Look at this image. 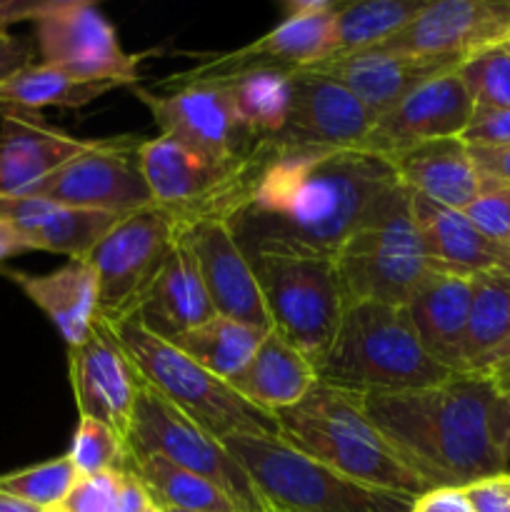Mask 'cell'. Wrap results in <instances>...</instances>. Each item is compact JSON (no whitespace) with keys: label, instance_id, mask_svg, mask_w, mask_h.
<instances>
[{"label":"cell","instance_id":"52a82bcc","mask_svg":"<svg viewBox=\"0 0 510 512\" xmlns=\"http://www.w3.org/2000/svg\"><path fill=\"white\" fill-rule=\"evenodd\" d=\"M223 445L273 512H413L415 498L355 483L280 438L233 435Z\"/></svg>","mask_w":510,"mask_h":512},{"label":"cell","instance_id":"d590c367","mask_svg":"<svg viewBox=\"0 0 510 512\" xmlns=\"http://www.w3.org/2000/svg\"><path fill=\"white\" fill-rule=\"evenodd\" d=\"M78 478L75 465L70 463L68 455H63V458L45 460L33 468L0 475V490L48 512L60 508Z\"/></svg>","mask_w":510,"mask_h":512},{"label":"cell","instance_id":"1f68e13d","mask_svg":"<svg viewBox=\"0 0 510 512\" xmlns=\"http://www.w3.org/2000/svg\"><path fill=\"white\" fill-rule=\"evenodd\" d=\"M118 88L115 83H85L70 78L53 65H25L18 73L0 83V110H35L40 108H80L100 95Z\"/></svg>","mask_w":510,"mask_h":512},{"label":"cell","instance_id":"60d3db41","mask_svg":"<svg viewBox=\"0 0 510 512\" xmlns=\"http://www.w3.org/2000/svg\"><path fill=\"white\" fill-rule=\"evenodd\" d=\"M460 140L470 148H510V110L475 105L473 120Z\"/></svg>","mask_w":510,"mask_h":512},{"label":"cell","instance_id":"4dcf8cb0","mask_svg":"<svg viewBox=\"0 0 510 512\" xmlns=\"http://www.w3.org/2000/svg\"><path fill=\"white\" fill-rule=\"evenodd\" d=\"M268 333L270 330L215 315L208 323L175 338L173 345L190 360H195L200 368L230 383L253 360Z\"/></svg>","mask_w":510,"mask_h":512},{"label":"cell","instance_id":"9c48e42d","mask_svg":"<svg viewBox=\"0 0 510 512\" xmlns=\"http://www.w3.org/2000/svg\"><path fill=\"white\" fill-rule=\"evenodd\" d=\"M130 453L133 460L160 455L178 468L208 480L225 493L238 512H273L233 453L213 435L190 423L145 380L140 383L135 403Z\"/></svg>","mask_w":510,"mask_h":512},{"label":"cell","instance_id":"f907efd6","mask_svg":"<svg viewBox=\"0 0 510 512\" xmlns=\"http://www.w3.org/2000/svg\"><path fill=\"white\" fill-rule=\"evenodd\" d=\"M0 512H45V510L35 508V505L13 498V495H8L0 490Z\"/></svg>","mask_w":510,"mask_h":512},{"label":"cell","instance_id":"44dd1931","mask_svg":"<svg viewBox=\"0 0 510 512\" xmlns=\"http://www.w3.org/2000/svg\"><path fill=\"white\" fill-rule=\"evenodd\" d=\"M98 143L75 138L30 110H0V198H23Z\"/></svg>","mask_w":510,"mask_h":512},{"label":"cell","instance_id":"4fadbf2b","mask_svg":"<svg viewBox=\"0 0 510 512\" xmlns=\"http://www.w3.org/2000/svg\"><path fill=\"white\" fill-rule=\"evenodd\" d=\"M140 143L143 138L133 135L100 138L95 148L55 170L25 195L68 208L103 210L115 215H128L155 205L140 170Z\"/></svg>","mask_w":510,"mask_h":512},{"label":"cell","instance_id":"8992f818","mask_svg":"<svg viewBox=\"0 0 510 512\" xmlns=\"http://www.w3.org/2000/svg\"><path fill=\"white\" fill-rule=\"evenodd\" d=\"M335 268L348 305H408L430 273V260L415 228L410 190L403 183L380 195L335 253Z\"/></svg>","mask_w":510,"mask_h":512},{"label":"cell","instance_id":"7402d4cb","mask_svg":"<svg viewBox=\"0 0 510 512\" xmlns=\"http://www.w3.org/2000/svg\"><path fill=\"white\" fill-rule=\"evenodd\" d=\"M458 63L438 58H408V55L365 50L348 58H328L308 65L310 73L330 78L353 93L375 120L388 115L405 95L413 93L425 80L458 70Z\"/></svg>","mask_w":510,"mask_h":512},{"label":"cell","instance_id":"2e32d148","mask_svg":"<svg viewBox=\"0 0 510 512\" xmlns=\"http://www.w3.org/2000/svg\"><path fill=\"white\" fill-rule=\"evenodd\" d=\"M158 123L160 135L215 163H243L260 140L235 118L228 95L218 85H185L168 95L135 90Z\"/></svg>","mask_w":510,"mask_h":512},{"label":"cell","instance_id":"c3c4849f","mask_svg":"<svg viewBox=\"0 0 510 512\" xmlns=\"http://www.w3.org/2000/svg\"><path fill=\"white\" fill-rule=\"evenodd\" d=\"M28 250H30L28 240H25L13 225L0 220V263H5V260L15 258V255L20 253H28Z\"/></svg>","mask_w":510,"mask_h":512},{"label":"cell","instance_id":"e0dca14e","mask_svg":"<svg viewBox=\"0 0 510 512\" xmlns=\"http://www.w3.org/2000/svg\"><path fill=\"white\" fill-rule=\"evenodd\" d=\"M375 118L343 85L310 70L290 80V108L270 143L283 150H365Z\"/></svg>","mask_w":510,"mask_h":512},{"label":"cell","instance_id":"5b68a950","mask_svg":"<svg viewBox=\"0 0 510 512\" xmlns=\"http://www.w3.org/2000/svg\"><path fill=\"white\" fill-rule=\"evenodd\" d=\"M113 328L140 378L200 430L220 443L233 435L278 438L273 415L253 408L235 393L228 380H220L210 370L200 368L173 343L150 333L135 318L123 320Z\"/></svg>","mask_w":510,"mask_h":512},{"label":"cell","instance_id":"f1b7e54d","mask_svg":"<svg viewBox=\"0 0 510 512\" xmlns=\"http://www.w3.org/2000/svg\"><path fill=\"white\" fill-rule=\"evenodd\" d=\"M230 385L253 408L275 415L298 405L318 385V373L313 360L270 330L253 360L230 380Z\"/></svg>","mask_w":510,"mask_h":512},{"label":"cell","instance_id":"11a10c76","mask_svg":"<svg viewBox=\"0 0 510 512\" xmlns=\"http://www.w3.org/2000/svg\"><path fill=\"white\" fill-rule=\"evenodd\" d=\"M163 512H193V510H180V508H168V505H160Z\"/></svg>","mask_w":510,"mask_h":512},{"label":"cell","instance_id":"f35d334b","mask_svg":"<svg viewBox=\"0 0 510 512\" xmlns=\"http://www.w3.org/2000/svg\"><path fill=\"white\" fill-rule=\"evenodd\" d=\"M120 475L123 470H110L98 475H80L58 512H115L118 510Z\"/></svg>","mask_w":510,"mask_h":512},{"label":"cell","instance_id":"f546056e","mask_svg":"<svg viewBox=\"0 0 510 512\" xmlns=\"http://www.w3.org/2000/svg\"><path fill=\"white\" fill-rule=\"evenodd\" d=\"M425 3L428 0H363V3L340 0L328 58H348L378 48L400 33L425 8Z\"/></svg>","mask_w":510,"mask_h":512},{"label":"cell","instance_id":"d4e9b609","mask_svg":"<svg viewBox=\"0 0 510 512\" xmlns=\"http://www.w3.org/2000/svg\"><path fill=\"white\" fill-rule=\"evenodd\" d=\"M410 193L453 210H465L485 193L468 145L460 138L428 140L385 155Z\"/></svg>","mask_w":510,"mask_h":512},{"label":"cell","instance_id":"f5cc1de1","mask_svg":"<svg viewBox=\"0 0 510 512\" xmlns=\"http://www.w3.org/2000/svg\"><path fill=\"white\" fill-rule=\"evenodd\" d=\"M500 273H505V275H510V243L505 245V255H503V260H500Z\"/></svg>","mask_w":510,"mask_h":512},{"label":"cell","instance_id":"7a4b0ae2","mask_svg":"<svg viewBox=\"0 0 510 512\" xmlns=\"http://www.w3.org/2000/svg\"><path fill=\"white\" fill-rule=\"evenodd\" d=\"M360 405L430 488H468L508 473L510 395L478 370L433 388L363 395Z\"/></svg>","mask_w":510,"mask_h":512},{"label":"cell","instance_id":"6da1fadb","mask_svg":"<svg viewBox=\"0 0 510 512\" xmlns=\"http://www.w3.org/2000/svg\"><path fill=\"white\" fill-rule=\"evenodd\" d=\"M398 183L393 165L370 150H283L260 140L253 173L223 220L245 255L293 250L335 258Z\"/></svg>","mask_w":510,"mask_h":512},{"label":"cell","instance_id":"5bb4252c","mask_svg":"<svg viewBox=\"0 0 510 512\" xmlns=\"http://www.w3.org/2000/svg\"><path fill=\"white\" fill-rule=\"evenodd\" d=\"M510 40V0H428L400 33L375 50L468 63Z\"/></svg>","mask_w":510,"mask_h":512},{"label":"cell","instance_id":"9f6ffc18","mask_svg":"<svg viewBox=\"0 0 510 512\" xmlns=\"http://www.w3.org/2000/svg\"><path fill=\"white\" fill-rule=\"evenodd\" d=\"M505 48H508V50H510V40H508V43H505Z\"/></svg>","mask_w":510,"mask_h":512},{"label":"cell","instance_id":"8fae6325","mask_svg":"<svg viewBox=\"0 0 510 512\" xmlns=\"http://www.w3.org/2000/svg\"><path fill=\"white\" fill-rule=\"evenodd\" d=\"M340 0H290L288 15L263 38L230 53L215 55L208 63L173 75L165 85H218L255 70H283L298 73L330 55L333 20Z\"/></svg>","mask_w":510,"mask_h":512},{"label":"cell","instance_id":"e575fe53","mask_svg":"<svg viewBox=\"0 0 510 512\" xmlns=\"http://www.w3.org/2000/svg\"><path fill=\"white\" fill-rule=\"evenodd\" d=\"M133 473L145 485L155 505L193 512H238V508L213 483L178 468L160 455L135 460Z\"/></svg>","mask_w":510,"mask_h":512},{"label":"cell","instance_id":"83f0119b","mask_svg":"<svg viewBox=\"0 0 510 512\" xmlns=\"http://www.w3.org/2000/svg\"><path fill=\"white\" fill-rule=\"evenodd\" d=\"M0 273L13 280L53 320L68 348L83 343L90 325L98 318V280L88 260L73 258L63 268L45 275L5 268H0Z\"/></svg>","mask_w":510,"mask_h":512},{"label":"cell","instance_id":"484cf974","mask_svg":"<svg viewBox=\"0 0 510 512\" xmlns=\"http://www.w3.org/2000/svg\"><path fill=\"white\" fill-rule=\"evenodd\" d=\"M123 215L103 210L68 208L43 198H0V220L13 225L30 250H48L73 258H85Z\"/></svg>","mask_w":510,"mask_h":512},{"label":"cell","instance_id":"681fc988","mask_svg":"<svg viewBox=\"0 0 510 512\" xmlns=\"http://www.w3.org/2000/svg\"><path fill=\"white\" fill-rule=\"evenodd\" d=\"M478 373H483L485 378H488L490 383L500 390V393L510 395V358L500 360V363H495V365H488V368L478 370Z\"/></svg>","mask_w":510,"mask_h":512},{"label":"cell","instance_id":"7bdbcfd3","mask_svg":"<svg viewBox=\"0 0 510 512\" xmlns=\"http://www.w3.org/2000/svg\"><path fill=\"white\" fill-rule=\"evenodd\" d=\"M475 170L485 190L510 188V148H470Z\"/></svg>","mask_w":510,"mask_h":512},{"label":"cell","instance_id":"cb8c5ba5","mask_svg":"<svg viewBox=\"0 0 510 512\" xmlns=\"http://www.w3.org/2000/svg\"><path fill=\"white\" fill-rule=\"evenodd\" d=\"M470 300H473V275L450 273L430 265V273L405 305L425 353L453 373H468L465 330H468Z\"/></svg>","mask_w":510,"mask_h":512},{"label":"cell","instance_id":"4316f807","mask_svg":"<svg viewBox=\"0 0 510 512\" xmlns=\"http://www.w3.org/2000/svg\"><path fill=\"white\" fill-rule=\"evenodd\" d=\"M410 210L433 268L463 275L500 268L505 245L485 238L463 210L445 208L415 193H410Z\"/></svg>","mask_w":510,"mask_h":512},{"label":"cell","instance_id":"277c9868","mask_svg":"<svg viewBox=\"0 0 510 512\" xmlns=\"http://www.w3.org/2000/svg\"><path fill=\"white\" fill-rule=\"evenodd\" d=\"M318 383L350 395L408 393L453 378L420 345L405 305H348L333 343L315 363Z\"/></svg>","mask_w":510,"mask_h":512},{"label":"cell","instance_id":"ab89813d","mask_svg":"<svg viewBox=\"0 0 510 512\" xmlns=\"http://www.w3.org/2000/svg\"><path fill=\"white\" fill-rule=\"evenodd\" d=\"M463 213L485 238L500 245L510 243V188L485 190Z\"/></svg>","mask_w":510,"mask_h":512},{"label":"cell","instance_id":"ba28073f","mask_svg":"<svg viewBox=\"0 0 510 512\" xmlns=\"http://www.w3.org/2000/svg\"><path fill=\"white\" fill-rule=\"evenodd\" d=\"M245 258L260 285L275 333L313 365L318 363L348 310L335 258L293 250H265Z\"/></svg>","mask_w":510,"mask_h":512},{"label":"cell","instance_id":"f6af8a7d","mask_svg":"<svg viewBox=\"0 0 510 512\" xmlns=\"http://www.w3.org/2000/svg\"><path fill=\"white\" fill-rule=\"evenodd\" d=\"M30 58H33V50H30L28 43L10 35L8 30L0 33V83L8 80L13 73H18L20 68L30 65Z\"/></svg>","mask_w":510,"mask_h":512},{"label":"cell","instance_id":"74e56055","mask_svg":"<svg viewBox=\"0 0 510 512\" xmlns=\"http://www.w3.org/2000/svg\"><path fill=\"white\" fill-rule=\"evenodd\" d=\"M460 75L478 108L510 110V50L505 45L470 58L460 65Z\"/></svg>","mask_w":510,"mask_h":512},{"label":"cell","instance_id":"30bf717a","mask_svg":"<svg viewBox=\"0 0 510 512\" xmlns=\"http://www.w3.org/2000/svg\"><path fill=\"white\" fill-rule=\"evenodd\" d=\"M175 238V213L160 205L123 215L85 255L98 280V315L110 325L133 318L158 278Z\"/></svg>","mask_w":510,"mask_h":512},{"label":"cell","instance_id":"7c38bea8","mask_svg":"<svg viewBox=\"0 0 510 512\" xmlns=\"http://www.w3.org/2000/svg\"><path fill=\"white\" fill-rule=\"evenodd\" d=\"M45 65L85 83H138V55L125 53L118 33L88 0H48L33 20Z\"/></svg>","mask_w":510,"mask_h":512},{"label":"cell","instance_id":"8d00e7d4","mask_svg":"<svg viewBox=\"0 0 510 512\" xmlns=\"http://www.w3.org/2000/svg\"><path fill=\"white\" fill-rule=\"evenodd\" d=\"M68 458L75 465V470H78V475L133 470L135 465L130 445L113 428L93 418L78 420Z\"/></svg>","mask_w":510,"mask_h":512},{"label":"cell","instance_id":"d6986e66","mask_svg":"<svg viewBox=\"0 0 510 512\" xmlns=\"http://www.w3.org/2000/svg\"><path fill=\"white\" fill-rule=\"evenodd\" d=\"M175 225L198 258L200 275L215 315L273 330L250 260L235 243L230 225L215 215L183 218L178 213H175Z\"/></svg>","mask_w":510,"mask_h":512},{"label":"cell","instance_id":"9a60e30c","mask_svg":"<svg viewBox=\"0 0 510 512\" xmlns=\"http://www.w3.org/2000/svg\"><path fill=\"white\" fill-rule=\"evenodd\" d=\"M68 358L80 418L100 420L130 445L143 378L120 345L113 325L98 315L83 343L68 348Z\"/></svg>","mask_w":510,"mask_h":512},{"label":"cell","instance_id":"ffe728a7","mask_svg":"<svg viewBox=\"0 0 510 512\" xmlns=\"http://www.w3.org/2000/svg\"><path fill=\"white\" fill-rule=\"evenodd\" d=\"M475 113V100L458 70L425 80L388 115L375 120L365 150L388 155L428 140L460 138Z\"/></svg>","mask_w":510,"mask_h":512},{"label":"cell","instance_id":"7dc6e473","mask_svg":"<svg viewBox=\"0 0 510 512\" xmlns=\"http://www.w3.org/2000/svg\"><path fill=\"white\" fill-rule=\"evenodd\" d=\"M48 0H0V33L20 20H35Z\"/></svg>","mask_w":510,"mask_h":512},{"label":"cell","instance_id":"ee69618b","mask_svg":"<svg viewBox=\"0 0 510 512\" xmlns=\"http://www.w3.org/2000/svg\"><path fill=\"white\" fill-rule=\"evenodd\" d=\"M413 512H473L463 488H435L415 498Z\"/></svg>","mask_w":510,"mask_h":512},{"label":"cell","instance_id":"6f0895ef","mask_svg":"<svg viewBox=\"0 0 510 512\" xmlns=\"http://www.w3.org/2000/svg\"><path fill=\"white\" fill-rule=\"evenodd\" d=\"M48 512H58V510H48Z\"/></svg>","mask_w":510,"mask_h":512},{"label":"cell","instance_id":"836d02e7","mask_svg":"<svg viewBox=\"0 0 510 512\" xmlns=\"http://www.w3.org/2000/svg\"><path fill=\"white\" fill-rule=\"evenodd\" d=\"M510 340V275L500 270L473 275L468 330H465V365L483 368L485 360Z\"/></svg>","mask_w":510,"mask_h":512},{"label":"cell","instance_id":"d6a6232c","mask_svg":"<svg viewBox=\"0 0 510 512\" xmlns=\"http://www.w3.org/2000/svg\"><path fill=\"white\" fill-rule=\"evenodd\" d=\"M290 80L283 70H255L218 83L225 90L238 123L253 138L270 140L283 130L290 108Z\"/></svg>","mask_w":510,"mask_h":512},{"label":"cell","instance_id":"816d5d0a","mask_svg":"<svg viewBox=\"0 0 510 512\" xmlns=\"http://www.w3.org/2000/svg\"><path fill=\"white\" fill-rule=\"evenodd\" d=\"M508 358H510V340H505V343L500 345V348L495 350V353L490 355L488 360H485L483 368H488V365H495V363H500V360H508ZM483 368H480V370H483Z\"/></svg>","mask_w":510,"mask_h":512},{"label":"cell","instance_id":"ac0fdd59","mask_svg":"<svg viewBox=\"0 0 510 512\" xmlns=\"http://www.w3.org/2000/svg\"><path fill=\"white\" fill-rule=\"evenodd\" d=\"M250 155L243 163H215L175 143L168 135L138 145L140 170L153 203L183 218L208 215L245 178Z\"/></svg>","mask_w":510,"mask_h":512},{"label":"cell","instance_id":"db71d44e","mask_svg":"<svg viewBox=\"0 0 510 512\" xmlns=\"http://www.w3.org/2000/svg\"><path fill=\"white\" fill-rule=\"evenodd\" d=\"M145 512H163V510H160V505H155L153 498H150V505H148V508H145Z\"/></svg>","mask_w":510,"mask_h":512},{"label":"cell","instance_id":"b9f144b4","mask_svg":"<svg viewBox=\"0 0 510 512\" xmlns=\"http://www.w3.org/2000/svg\"><path fill=\"white\" fill-rule=\"evenodd\" d=\"M465 498H468L473 512H510V475H495V478L478 480L468 485Z\"/></svg>","mask_w":510,"mask_h":512},{"label":"cell","instance_id":"603a6c76","mask_svg":"<svg viewBox=\"0 0 510 512\" xmlns=\"http://www.w3.org/2000/svg\"><path fill=\"white\" fill-rule=\"evenodd\" d=\"M133 318L168 343L215 318L198 258L178 225H175L173 248Z\"/></svg>","mask_w":510,"mask_h":512},{"label":"cell","instance_id":"bcb514c9","mask_svg":"<svg viewBox=\"0 0 510 512\" xmlns=\"http://www.w3.org/2000/svg\"><path fill=\"white\" fill-rule=\"evenodd\" d=\"M150 505V495L145 485L140 483L133 470H123L120 475V493H118V510L115 512H145Z\"/></svg>","mask_w":510,"mask_h":512},{"label":"cell","instance_id":"3957f363","mask_svg":"<svg viewBox=\"0 0 510 512\" xmlns=\"http://www.w3.org/2000/svg\"><path fill=\"white\" fill-rule=\"evenodd\" d=\"M273 418L288 448L355 483L408 498L435 490L365 415L358 395L318 383L298 405Z\"/></svg>","mask_w":510,"mask_h":512}]
</instances>
